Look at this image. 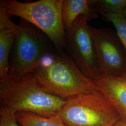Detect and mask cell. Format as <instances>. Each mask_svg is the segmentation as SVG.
<instances>
[{
    "instance_id": "cell-1",
    "label": "cell",
    "mask_w": 126,
    "mask_h": 126,
    "mask_svg": "<svg viewBox=\"0 0 126 126\" xmlns=\"http://www.w3.org/2000/svg\"><path fill=\"white\" fill-rule=\"evenodd\" d=\"M1 107L16 113H32L51 117L59 114L66 100L41 89L32 73L0 79Z\"/></svg>"
},
{
    "instance_id": "cell-2",
    "label": "cell",
    "mask_w": 126,
    "mask_h": 126,
    "mask_svg": "<svg viewBox=\"0 0 126 126\" xmlns=\"http://www.w3.org/2000/svg\"><path fill=\"white\" fill-rule=\"evenodd\" d=\"M32 74L41 89L65 100L97 90L93 81L63 52L47 56Z\"/></svg>"
},
{
    "instance_id": "cell-3",
    "label": "cell",
    "mask_w": 126,
    "mask_h": 126,
    "mask_svg": "<svg viewBox=\"0 0 126 126\" xmlns=\"http://www.w3.org/2000/svg\"><path fill=\"white\" fill-rule=\"evenodd\" d=\"M63 0H40L23 2L1 0L0 7L9 16H18L38 29L59 52L67 48L66 31L62 19Z\"/></svg>"
},
{
    "instance_id": "cell-4",
    "label": "cell",
    "mask_w": 126,
    "mask_h": 126,
    "mask_svg": "<svg viewBox=\"0 0 126 126\" xmlns=\"http://www.w3.org/2000/svg\"><path fill=\"white\" fill-rule=\"evenodd\" d=\"M59 114L68 126H113L122 118L98 90L66 100Z\"/></svg>"
},
{
    "instance_id": "cell-5",
    "label": "cell",
    "mask_w": 126,
    "mask_h": 126,
    "mask_svg": "<svg viewBox=\"0 0 126 126\" xmlns=\"http://www.w3.org/2000/svg\"><path fill=\"white\" fill-rule=\"evenodd\" d=\"M20 31L15 41L9 75L20 76L33 73L50 53L47 43L41 31L22 19ZM43 33V32H42Z\"/></svg>"
},
{
    "instance_id": "cell-6",
    "label": "cell",
    "mask_w": 126,
    "mask_h": 126,
    "mask_svg": "<svg viewBox=\"0 0 126 126\" xmlns=\"http://www.w3.org/2000/svg\"><path fill=\"white\" fill-rule=\"evenodd\" d=\"M84 16L78 17L66 31L70 57L82 73L92 80L100 75L91 26Z\"/></svg>"
},
{
    "instance_id": "cell-7",
    "label": "cell",
    "mask_w": 126,
    "mask_h": 126,
    "mask_svg": "<svg viewBox=\"0 0 126 126\" xmlns=\"http://www.w3.org/2000/svg\"><path fill=\"white\" fill-rule=\"evenodd\" d=\"M100 75H126V50L117 33L110 29L91 26Z\"/></svg>"
},
{
    "instance_id": "cell-8",
    "label": "cell",
    "mask_w": 126,
    "mask_h": 126,
    "mask_svg": "<svg viewBox=\"0 0 126 126\" xmlns=\"http://www.w3.org/2000/svg\"><path fill=\"white\" fill-rule=\"evenodd\" d=\"M92 80L97 90L103 95L122 118L126 119V75H100Z\"/></svg>"
},
{
    "instance_id": "cell-9",
    "label": "cell",
    "mask_w": 126,
    "mask_h": 126,
    "mask_svg": "<svg viewBox=\"0 0 126 126\" xmlns=\"http://www.w3.org/2000/svg\"><path fill=\"white\" fill-rule=\"evenodd\" d=\"M19 31V24L14 23L8 14L0 7V79L9 76V53Z\"/></svg>"
},
{
    "instance_id": "cell-10",
    "label": "cell",
    "mask_w": 126,
    "mask_h": 126,
    "mask_svg": "<svg viewBox=\"0 0 126 126\" xmlns=\"http://www.w3.org/2000/svg\"><path fill=\"white\" fill-rule=\"evenodd\" d=\"M99 14L93 6V0H63L62 19L65 31L79 16H84L90 21L97 18Z\"/></svg>"
},
{
    "instance_id": "cell-11",
    "label": "cell",
    "mask_w": 126,
    "mask_h": 126,
    "mask_svg": "<svg viewBox=\"0 0 126 126\" xmlns=\"http://www.w3.org/2000/svg\"><path fill=\"white\" fill-rule=\"evenodd\" d=\"M16 116L22 126H68L59 114L48 117L34 113H18Z\"/></svg>"
},
{
    "instance_id": "cell-12",
    "label": "cell",
    "mask_w": 126,
    "mask_h": 126,
    "mask_svg": "<svg viewBox=\"0 0 126 126\" xmlns=\"http://www.w3.org/2000/svg\"><path fill=\"white\" fill-rule=\"evenodd\" d=\"M93 6L98 13L122 14L126 6V0H93Z\"/></svg>"
},
{
    "instance_id": "cell-13",
    "label": "cell",
    "mask_w": 126,
    "mask_h": 126,
    "mask_svg": "<svg viewBox=\"0 0 126 126\" xmlns=\"http://www.w3.org/2000/svg\"><path fill=\"white\" fill-rule=\"evenodd\" d=\"M99 13L105 21L113 23L116 30L117 35L126 50V19L123 15L103 12Z\"/></svg>"
},
{
    "instance_id": "cell-14",
    "label": "cell",
    "mask_w": 126,
    "mask_h": 126,
    "mask_svg": "<svg viewBox=\"0 0 126 126\" xmlns=\"http://www.w3.org/2000/svg\"><path fill=\"white\" fill-rule=\"evenodd\" d=\"M0 126H22L17 120L16 113L7 108L0 107Z\"/></svg>"
},
{
    "instance_id": "cell-15",
    "label": "cell",
    "mask_w": 126,
    "mask_h": 126,
    "mask_svg": "<svg viewBox=\"0 0 126 126\" xmlns=\"http://www.w3.org/2000/svg\"><path fill=\"white\" fill-rule=\"evenodd\" d=\"M113 126H126V119L121 118Z\"/></svg>"
},
{
    "instance_id": "cell-16",
    "label": "cell",
    "mask_w": 126,
    "mask_h": 126,
    "mask_svg": "<svg viewBox=\"0 0 126 126\" xmlns=\"http://www.w3.org/2000/svg\"><path fill=\"white\" fill-rule=\"evenodd\" d=\"M122 14L123 15V16H124V17L126 19V7H125V9H124V10H123V11Z\"/></svg>"
}]
</instances>
